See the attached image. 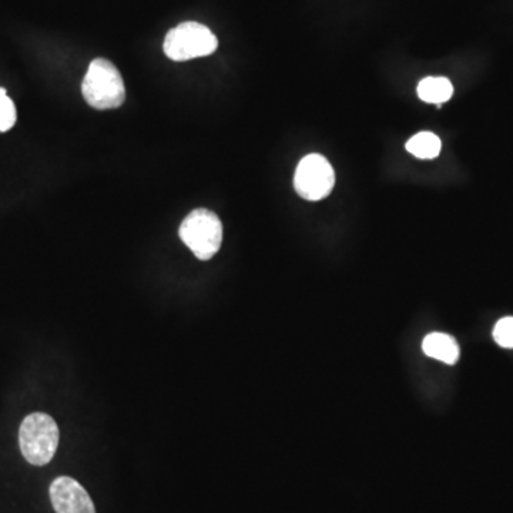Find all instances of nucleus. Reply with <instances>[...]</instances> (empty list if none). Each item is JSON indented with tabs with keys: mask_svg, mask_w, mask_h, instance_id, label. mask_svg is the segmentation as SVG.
<instances>
[{
	"mask_svg": "<svg viewBox=\"0 0 513 513\" xmlns=\"http://www.w3.org/2000/svg\"><path fill=\"white\" fill-rule=\"evenodd\" d=\"M179 234L194 256L207 261L219 253L223 243V224L213 211L197 209L181 223Z\"/></svg>",
	"mask_w": 513,
	"mask_h": 513,
	"instance_id": "nucleus-3",
	"label": "nucleus"
},
{
	"mask_svg": "<svg viewBox=\"0 0 513 513\" xmlns=\"http://www.w3.org/2000/svg\"><path fill=\"white\" fill-rule=\"evenodd\" d=\"M422 350L428 357L448 365H454L459 360V345L454 337L444 333H432L422 342Z\"/></svg>",
	"mask_w": 513,
	"mask_h": 513,
	"instance_id": "nucleus-7",
	"label": "nucleus"
},
{
	"mask_svg": "<svg viewBox=\"0 0 513 513\" xmlns=\"http://www.w3.org/2000/svg\"><path fill=\"white\" fill-rule=\"evenodd\" d=\"M442 143L437 134L422 132L415 134L407 143V150L412 156L422 160H431L441 153Z\"/></svg>",
	"mask_w": 513,
	"mask_h": 513,
	"instance_id": "nucleus-9",
	"label": "nucleus"
},
{
	"mask_svg": "<svg viewBox=\"0 0 513 513\" xmlns=\"http://www.w3.org/2000/svg\"><path fill=\"white\" fill-rule=\"evenodd\" d=\"M333 166L320 154L305 156L295 170L294 187L303 199L323 200L334 189Z\"/></svg>",
	"mask_w": 513,
	"mask_h": 513,
	"instance_id": "nucleus-5",
	"label": "nucleus"
},
{
	"mask_svg": "<svg viewBox=\"0 0 513 513\" xmlns=\"http://www.w3.org/2000/svg\"><path fill=\"white\" fill-rule=\"evenodd\" d=\"M16 117L15 103L6 95L5 89H0V133L9 132L15 126Z\"/></svg>",
	"mask_w": 513,
	"mask_h": 513,
	"instance_id": "nucleus-10",
	"label": "nucleus"
},
{
	"mask_svg": "<svg viewBox=\"0 0 513 513\" xmlns=\"http://www.w3.org/2000/svg\"><path fill=\"white\" fill-rule=\"evenodd\" d=\"M219 48V40L207 26L197 22L180 23L164 39V53L174 62H186L210 56Z\"/></svg>",
	"mask_w": 513,
	"mask_h": 513,
	"instance_id": "nucleus-4",
	"label": "nucleus"
},
{
	"mask_svg": "<svg viewBox=\"0 0 513 513\" xmlns=\"http://www.w3.org/2000/svg\"><path fill=\"white\" fill-rule=\"evenodd\" d=\"M454 95V86L447 77H427L418 85V96L422 102L441 107Z\"/></svg>",
	"mask_w": 513,
	"mask_h": 513,
	"instance_id": "nucleus-8",
	"label": "nucleus"
},
{
	"mask_svg": "<svg viewBox=\"0 0 513 513\" xmlns=\"http://www.w3.org/2000/svg\"><path fill=\"white\" fill-rule=\"evenodd\" d=\"M19 445L30 465H48L59 447V428L55 419L43 412L28 415L20 425Z\"/></svg>",
	"mask_w": 513,
	"mask_h": 513,
	"instance_id": "nucleus-2",
	"label": "nucleus"
},
{
	"mask_svg": "<svg viewBox=\"0 0 513 513\" xmlns=\"http://www.w3.org/2000/svg\"><path fill=\"white\" fill-rule=\"evenodd\" d=\"M496 344L502 348H513V317H505L498 321L494 328Z\"/></svg>",
	"mask_w": 513,
	"mask_h": 513,
	"instance_id": "nucleus-11",
	"label": "nucleus"
},
{
	"mask_svg": "<svg viewBox=\"0 0 513 513\" xmlns=\"http://www.w3.org/2000/svg\"><path fill=\"white\" fill-rule=\"evenodd\" d=\"M86 103L96 110L117 109L126 99L123 77L119 69L106 59H95L82 85Z\"/></svg>",
	"mask_w": 513,
	"mask_h": 513,
	"instance_id": "nucleus-1",
	"label": "nucleus"
},
{
	"mask_svg": "<svg viewBox=\"0 0 513 513\" xmlns=\"http://www.w3.org/2000/svg\"><path fill=\"white\" fill-rule=\"evenodd\" d=\"M49 494L56 513H96L95 504L86 489L69 476L55 479Z\"/></svg>",
	"mask_w": 513,
	"mask_h": 513,
	"instance_id": "nucleus-6",
	"label": "nucleus"
}]
</instances>
